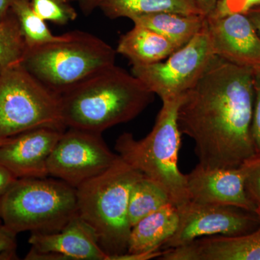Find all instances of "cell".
<instances>
[{"mask_svg": "<svg viewBox=\"0 0 260 260\" xmlns=\"http://www.w3.org/2000/svg\"><path fill=\"white\" fill-rule=\"evenodd\" d=\"M254 103V68L215 56L178 110L179 130L194 140L198 164L239 168L256 153L251 131Z\"/></svg>", "mask_w": 260, "mask_h": 260, "instance_id": "obj_1", "label": "cell"}, {"mask_svg": "<svg viewBox=\"0 0 260 260\" xmlns=\"http://www.w3.org/2000/svg\"><path fill=\"white\" fill-rule=\"evenodd\" d=\"M153 98L133 73L114 64L61 94V116L67 128L102 134L134 119Z\"/></svg>", "mask_w": 260, "mask_h": 260, "instance_id": "obj_2", "label": "cell"}, {"mask_svg": "<svg viewBox=\"0 0 260 260\" xmlns=\"http://www.w3.org/2000/svg\"><path fill=\"white\" fill-rule=\"evenodd\" d=\"M143 176L119 156L106 172L77 188L78 215L93 229L107 260L127 252L130 193Z\"/></svg>", "mask_w": 260, "mask_h": 260, "instance_id": "obj_3", "label": "cell"}, {"mask_svg": "<svg viewBox=\"0 0 260 260\" xmlns=\"http://www.w3.org/2000/svg\"><path fill=\"white\" fill-rule=\"evenodd\" d=\"M182 96L162 101L161 109L151 132L136 140L124 133L116 140L118 155L145 177L158 184L177 208L189 201L186 175L178 167L181 133L178 125V110Z\"/></svg>", "mask_w": 260, "mask_h": 260, "instance_id": "obj_4", "label": "cell"}, {"mask_svg": "<svg viewBox=\"0 0 260 260\" xmlns=\"http://www.w3.org/2000/svg\"><path fill=\"white\" fill-rule=\"evenodd\" d=\"M116 51L90 32L73 30L61 39L26 49L22 65L60 95L116 62Z\"/></svg>", "mask_w": 260, "mask_h": 260, "instance_id": "obj_5", "label": "cell"}, {"mask_svg": "<svg viewBox=\"0 0 260 260\" xmlns=\"http://www.w3.org/2000/svg\"><path fill=\"white\" fill-rule=\"evenodd\" d=\"M78 215L76 188L53 177L20 178L0 200V218L17 234L59 232Z\"/></svg>", "mask_w": 260, "mask_h": 260, "instance_id": "obj_6", "label": "cell"}, {"mask_svg": "<svg viewBox=\"0 0 260 260\" xmlns=\"http://www.w3.org/2000/svg\"><path fill=\"white\" fill-rule=\"evenodd\" d=\"M39 128L66 130L60 95L22 64L0 70V139Z\"/></svg>", "mask_w": 260, "mask_h": 260, "instance_id": "obj_7", "label": "cell"}, {"mask_svg": "<svg viewBox=\"0 0 260 260\" xmlns=\"http://www.w3.org/2000/svg\"><path fill=\"white\" fill-rule=\"evenodd\" d=\"M206 22V21H205ZM205 24L192 39L159 62L133 66L132 73L162 101L182 96L215 58Z\"/></svg>", "mask_w": 260, "mask_h": 260, "instance_id": "obj_8", "label": "cell"}, {"mask_svg": "<svg viewBox=\"0 0 260 260\" xmlns=\"http://www.w3.org/2000/svg\"><path fill=\"white\" fill-rule=\"evenodd\" d=\"M119 158L100 133L68 128L51 152L48 173L77 189L106 172Z\"/></svg>", "mask_w": 260, "mask_h": 260, "instance_id": "obj_9", "label": "cell"}, {"mask_svg": "<svg viewBox=\"0 0 260 260\" xmlns=\"http://www.w3.org/2000/svg\"><path fill=\"white\" fill-rule=\"evenodd\" d=\"M177 232L162 247L185 245L205 236L238 237L260 227L256 213L227 205L205 204L189 200L179 207Z\"/></svg>", "mask_w": 260, "mask_h": 260, "instance_id": "obj_10", "label": "cell"}, {"mask_svg": "<svg viewBox=\"0 0 260 260\" xmlns=\"http://www.w3.org/2000/svg\"><path fill=\"white\" fill-rule=\"evenodd\" d=\"M28 260H107L95 232L79 215L54 233H31Z\"/></svg>", "mask_w": 260, "mask_h": 260, "instance_id": "obj_11", "label": "cell"}, {"mask_svg": "<svg viewBox=\"0 0 260 260\" xmlns=\"http://www.w3.org/2000/svg\"><path fill=\"white\" fill-rule=\"evenodd\" d=\"M205 26L215 56L241 66L260 67V37L246 13L206 16Z\"/></svg>", "mask_w": 260, "mask_h": 260, "instance_id": "obj_12", "label": "cell"}, {"mask_svg": "<svg viewBox=\"0 0 260 260\" xmlns=\"http://www.w3.org/2000/svg\"><path fill=\"white\" fill-rule=\"evenodd\" d=\"M186 180L191 201L237 207L254 213L259 209L246 193L239 167L210 169L198 164L186 174Z\"/></svg>", "mask_w": 260, "mask_h": 260, "instance_id": "obj_13", "label": "cell"}, {"mask_svg": "<svg viewBox=\"0 0 260 260\" xmlns=\"http://www.w3.org/2000/svg\"><path fill=\"white\" fill-rule=\"evenodd\" d=\"M64 132L39 128L13 137L0 146V164L18 179L47 177L48 160Z\"/></svg>", "mask_w": 260, "mask_h": 260, "instance_id": "obj_14", "label": "cell"}, {"mask_svg": "<svg viewBox=\"0 0 260 260\" xmlns=\"http://www.w3.org/2000/svg\"><path fill=\"white\" fill-rule=\"evenodd\" d=\"M185 260H260V227L238 237L211 236L182 246Z\"/></svg>", "mask_w": 260, "mask_h": 260, "instance_id": "obj_15", "label": "cell"}, {"mask_svg": "<svg viewBox=\"0 0 260 260\" xmlns=\"http://www.w3.org/2000/svg\"><path fill=\"white\" fill-rule=\"evenodd\" d=\"M179 221L178 208L171 203L149 214L132 227L127 253L158 250L177 232Z\"/></svg>", "mask_w": 260, "mask_h": 260, "instance_id": "obj_16", "label": "cell"}, {"mask_svg": "<svg viewBox=\"0 0 260 260\" xmlns=\"http://www.w3.org/2000/svg\"><path fill=\"white\" fill-rule=\"evenodd\" d=\"M177 49L158 32L134 24L131 30L121 36L116 51L127 58L133 66H138L164 60Z\"/></svg>", "mask_w": 260, "mask_h": 260, "instance_id": "obj_17", "label": "cell"}, {"mask_svg": "<svg viewBox=\"0 0 260 260\" xmlns=\"http://www.w3.org/2000/svg\"><path fill=\"white\" fill-rule=\"evenodd\" d=\"M133 23L158 32L172 42L177 49L190 42L204 27L206 16L174 12H161L140 15L131 19Z\"/></svg>", "mask_w": 260, "mask_h": 260, "instance_id": "obj_18", "label": "cell"}, {"mask_svg": "<svg viewBox=\"0 0 260 260\" xmlns=\"http://www.w3.org/2000/svg\"><path fill=\"white\" fill-rule=\"evenodd\" d=\"M99 8L111 19L131 20L140 15L161 12L203 15L194 0H102Z\"/></svg>", "mask_w": 260, "mask_h": 260, "instance_id": "obj_19", "label": "cell"}, {"mask_svg": "<svg viewBox=\"0 0 260 260\" xmlns=\"http://www.w3.org/2000/svg\"><path fill=\"white\" fill-rule=\"evenodd\" d=\"M170 203L166 191L158 184L143 175L135 183L130 193L128 208L130 225L133 227L149 214Z\"/></svg>", "mask_w": 260, "mask_h": 260, "instance_id": "obj_20", "label": "cell"}, {"mask_svg": "<svg viewBox=\"0 0 260 260\" xmlns=\"http://www.w3.org/2000/svg\"><path fill=\"white\" fill-rule=\"evenodd\" d=\"M11 10L18 20L26 49L39 47L61 39L62 35L55 36L51 32L45 20L32 9L30 0H15Z\"/></svg>", "mask_w": 260, "mask_h": 260, "instance_id": "obj_21", "label": "cell"}, {"mask_svg": "<svg viewBox=\"0 0 260 260\" xmlns=\"http://www.w3.org/2000/svg\"><path fill=\"white\" fill-rule=\"evenodd\" d=\"M26 45L16 17L10 10L0 19V70L22 64Z\"/></svg>", "mask_w": 260, "mask_h": 260, "instance_id": "obj_22", "label": "cell"}, {"mask_svg": "<svg viewBox=\"0 0 260 260\" xmlns=\"http://www.w3.org/2000/svg\"><path fill=\"white\" fill-rule=\"evenodd\" d=\"M32 9L45 21L65 25L78 17L70 0H30Z\"/></svg>", "mask_w": 260, "mask_h": 260, "instance_id": "obj_23", "label": "cell"}, {"mask_svg": "<svg viewBox=\"0 0 260 260\" xmlns=\"http://www.w3.org/2000/svg\"><path fill=\"white\" fill-rule=\"evenodd\" d=\"M239 168L249 199L260 208V153L246 159Z\"/></svg>", "mask_w": 260, "mask_h": 260, "instance_id": "obj_24", "label": "cell"}, {"mask_svg": "<svg viewBox=\"0 0 260 260\" xmlns=\"http://www.w3.org/2000/svg\"><path fill=\"white\" fill-rule=\"evenodd\" d=\"M254 103L251 137L256 153H260V67L254 68Z\"/></svg>", "mask_w": 260, "mask_h": 260, "instance_id": "obj_25", "label": "cell"}, {"mask_svg": "<svg viewBox=\"0 0 260 260\" xmlns=\"http://www.w3.org/2000/svg\"><path fill=\"white\" fill-rule=\"evenodd\" d=\"M16 233L0 223V259H17Z\"/></svg>", "mask_w": 260, "mask_h": 260, "instance_id": "obj_26", "label": "cell"}, {"mask_svg": "<svg viewBox=\"0 0 260 260\" xmlns=\"http://www.w3.org/2000/svg\"><path fill=\"white\" fill-rule=\"evenodd\" d=\"M259 5L260 0H220L216 9L210 15L220 16L230 13H245L251 8Z\"/></svg>", "mask_w": 260, "mask_h": 260, "instance_id": "obj_27", "label": "cell"}, {"mask_svg": "<svg viewBox=\"0 0 260 260\" xmlns=\"http://www.w3.org/2000/svg\"><path fill=\"white\" fill-rule=\"evenodd\" d=\"M162 251L149 250L144 252L124 253L120 255L114 256L109 260H148L153 258H158L162 255Z\"/></svg>", "mask_w": 260, "mask_h": 260, "instance_id": "obj_28", "label": "cell"}, {"mask_svg": "<svg viewBox=\"0 0 260 260\" xmlns=\"http://www.w3.org/2000/svg\"><path fill=\"white\" fill-rule=\"evenodd\" d=\"M17 179L18 178L15 177L9 169L0 164V200Z\"/></svg>", "mask_w": 260, "mask_h": 260, "instance_id": "obj_29", "label": "cell"}, {"mask_svg": "<svg viewBox=\"0 0 260 260\" xmlns=\"http://www.w3.org/2000/svg\"><path fill=\"white\" fill-rule=\"evenodd\" d=\"M194 1L202 13L205 16H209L213 14L216 9L220 0H194Z\"/></svg>", "mask_w": 260, "mask_h": 260, "instance_id": "obj_30", "label": "cell"}, {"mask_svg": "<svg viewBox=\"0 0 260 260\" xmlns=\"http://www.w3.org/2000/svg\"><path fill=\"white\" fill-rule=\"evenodd\" d=\"M70 1H72V0H70ZM73 1L78 3L84 14L89 15L93 13L96 8H99V4L102 0H73Z\"/></svg>", "mask_w": 260, "mask_h": 260, "instance_id": "obj_31", "label": "cell"}, {"mask_svg": "<svg viewBox=\"0 0 260 260\" xmlns=\"http://www.w3.org/2000/svg\"><path fill=\"white\" fill-rule=\"evenodd\" d=\"M245 13L251 20L256 31L257 32L258 35L260 37V5L251 8Z\"/></svg>", "mask_w": 260, "mask_h": 260, "instance_id": "obj_32", "label": "cell"}, {"mask_svg": "<svg viewBox=\"0 0 260 260\" xmlns=\"http://www.w3.org/2000/svg\"><path fill=\"white\" fill-rule=\"evenodd\" d=\"M15 0H0V19L5 18L11 10Z\"/></svg>", "mask_w": 260, "mask_h": 260, "instance_id": "obj_33", "label": "cell"}, {"mask_svg": "<svg viewBox=\"0 0 260 260\" xmlns=\"http://www.w3.org/2000/svg\"><path fill=\"white\" fill-rule=\"evenodd\" d=\"M10 138H5V139H0V146L3 144H5V143H6L7 142L9 141Z\"/></svg>", "mask_w": 260, "mask_h": 260, "instance_id": "obj_34", "label": "cell"}, {"mask_svg": "<svg viewBox=\"0 0 260 260\" xmlns=\"http://www.w3.org/2000/svg\"><path fill=\"white\" fill-rule=\"evenodd\" d=\"M256 215H257L258 217H259L260 220V208H259V209H258L257 212H256Z\"/></svg>", "mask_w": 260, "mask_h": 260, "instance_id": "obj_35", "label": "cell"}, {"mask_svg": "<svg viewBox=\"0 0 260 260\" xmlns=\"http://www.w3.org/2000/svg\"><path fill=\"white\" fill-rule=\"evenodd\" d=\"M3 223V222H2L1 218H0V223Z\"/></svg>", "mask_w": 260, "mask_h": 260, "instance_id": "obj_36", "label": "cell"}]
</instances>
